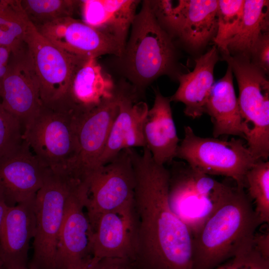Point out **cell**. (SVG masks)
Wrapping results in <instances>:
<instances>
[{
  "label": "cell",
  "instance_id": "1",
  "mask_svg": "<svg viewBox=\"0 0 269 269\" xmlns=\"http://www.w3.org/2000/svg\"><path fill=\"white\" fill-rule=\"evenodd\" d=\"M130 153L136 219L134 269H193L192 235L169 201V171L146 147Z\"/></svg>",
  "mask_w": 269,
  "mask_h": 269
},
{
  "label": "cell",
  "instance_id": "2",
  "mask_svg": "<svg viewBox=\"0 0 269 269\" xmlns=\"http://www.w3.org/2000/svg\"><path fill=\"white\" fill-rule=\"evenodd\" d=\"M261 225L245 189L228 199L192 237L193 269H215L234 257Z\"/></svg>",
  "mask_w": 269,
  "mask_h": 269
},
{
  "label": "cell",
  "instance_id": "3",
  "mask_svg": "<svg viewBox=\"0 0 269 269\" xmlns=\"http://www.w3.org/2000/svg\"><path fill=\"white\" fill-rule=\"evenodd\" d=\"M131 28L122 54L116 58L119 69L140 95L159 77L172 74L176 50L171 36L156 18L150 0L142 1Z\"/></svg>",
  "mask_w": 269,
  "mask_h": 269
},
{
  "label": "cell",
  "instance_id": "4",
  "mask_svg": "<svg viewBox=\"0 0 269 269\" xmlns=\"http://www.w3.org/2000/svg\"><path fill=\"white\" fill-rule=\"evenodd\" d=\"M169 171L168 197L174 213L186 225L192 237L230 198L235 186L221 182L173 160Z\"/></svg>",
  "mask_w": 269,
  "mask_h": 269
},
{
  "label": "cell",
  "instance_id": "5",
  "mask_svg": "<svg viewBox=\"0 0 269 269\" xmlns=\"http://www.w3.org/2000/svg\"><path fill=\"white\" fill-rule=\"evenodd\" d=\"M81 117L42 107L24 127L23 139L40 162L53 173L72 177L78 153Z\"/></svg>",
  "mask_w": 269,
  "mask_h": 269
},
{
  "label": "cell",
  "instance_id": "6",
  "mask_svg": "<svg viewBox=\"0 0 269 269\" xmlns=\"http://www.w3.org/2000/svg\"><path fill=\"white\" fill-rule=\"evenodd\" d=\"M24 43L39 82L42 106L56 112L71 113V82L76 70L87 58L57 47L43 36L31 22Z\"/></svg>",
  "mask_w": 269,
  "mask_h": 269
},
{
  "label": "cell",
  "instance_id": "7",
  "mask_svg": "<svg viewBox=\"0 0 269 269\" xmlns=\"http://www.w3.org/2000/svg\"><path fill=\"white\" fill-rule=\"evenodd\" d=\"M184 134L175 157L202 173L230 178L238 187L245 189L246 174L258 160L242 138L203 137L189 126L184 127Z\"/></svg>",
  "mask_w": 269,
  "mask_h": 269
},
{
  "label": "cell",
  "instance_id": "8",
  "mask_svg": "<svg viewBox=\"0 0 269 269\" xmlns=\"http://www.w3.org/2000/svg\"><path fill=\"white\" fill-rule=\"evenodd\" d=\"M234 73L239 88V105L250 129L247 145L257 159L269 156V81L267 74L250 59L222 54Z\"/></svg>",
  "mask_w": 269,
  "mask_h": 269
},
{
  "label": "cell",
  "instance_id": "9",
  "mask_svg": "<svg viewBox=\"0 0 269 269\" xmlns=\"http://www.w3.org/2000/svg\"><path fill=\"white\" fill-rule=\"evenodd\" d=\"M83 183L50 172L35 199V233L30 269H55L58 239L67 200Z\"/></svg>",
  "mask_w": 269,
  "mask_h": 269
},
{
  "label": "cell",
  "instance_id": "10",
  "mask_svg": "<svg viewBox=\"0 0 269 269\" xmlns=\"http://www.w3.org/2000/svg\"><path fill=\"white\" fill-rule=\"evenodd\" d=\"M135 175L130 149L99 167L87 181L86 214L92 229L102 214L134 207Z\"/></svg>",
  "mask_w": 269,
  "mask_h": 269
},
{
  "label": "cell",
  "instance_id": "11",
  "mask_svg": "<svg viewBox=\"0 0 269 269\" xmlns=\"http://www.w3.org/2000/svg\"><path fill=\"white\" fill-rule=\"evenodd\" d=\"M150 3L159 23L171 37L175 36L194 49L215 37L218 0H157Z\"/></svg>",
  "mask_w": 269,
  "mask_h": 269
},
{
  "label": "cell",
  "instance_id": "12",
  "mask_svg": "<svg viewBox=\"0 0 269 269\" xmlns=\"http://www.w3.org/2000/svg\"><path fill=\"white\" fill-rule=\"evenodd\" d=\"M126 84L117 85L114 96L83 115L78 131V153L72 177L86 183L98 168Z\"/></svg>",
  "mask_w": 269,
  "mask_h": 269
},
{
  "label": "cell",
  "instance_id": "13",
  "mask_svg": "<svg viewBox=\"0 0 269 269\" xmlns=\"http://www.w3.org/2000/svg\"><path fill=\"white\" fill-rule=\"evenodd\" d=\"M88 188L84 184L69 197L60 228L55 269L82 267L93 259V231L85 210Z\"/></svg>",
  "mask_w": 269,
  "mask_h": 269
},
{
  "label": "cell",
  "instance_id": "14",
  "mask_svg": "<svg viewBox=\"0 0 269 269\" xmlns=\"http://www.w3.org/2000/svg\"><path fill=\"white\" fill-rule=\"evenodd\" d=\"M0 98L3 108L19 121L23 130L42 107L39 82L26 46L11 53Z\"/></svg>",
  "mask_w": 269,
  "mask_h": 269
},
{
  "label": "cell",
  "instance_id": "15",
  "mask_svg": "<svg viewBox=\"0 0 269 269\" xmlns=\"http://www.w3.org/2000/svg\"><path fill=\"white\" fill-rule=\"evenodd\" d=\"M51 171L22 143L0 159V189L8 207L35 197Z\"/></svg>",
  "mask_w": 269,
  "mask_h": 269
},
{
  "label": "cell",
  "instance_id": "16",
  "mask_svg": "<svg viewBox=\"0 0 269 269\" xmlns=\"http://www.w3.org/2000/svg\"><path fill=\"white\" fill-rule=\"evenodd\" d=\"M35 27L57 47L82 57L97 58L106 54L120 57L124 49L113 38L73 17L61 18Z\"/></svg>",
  "mask_w": 269,
  "mask_h": 269
},
{
  "label": "cell",
  "instance_id": "17",
  "mask_svg": "<svg viewBox=\"0 0 269 269\" xmlns=\"http://www.w3.org/2000/svg\"><path fill=\"white\" fill-rule=\"evenodd\" d=\"M139 96L130 84L126 85L98 167L123 150L145 146L143 126L149 108L146 102L139 100Z\"/></svg>",
  "mask_w": 269,
  "mask_h": 269
},
{
  "label": "cell",
  "instance_id": "18",
  "mask_svg": "<svg viewBox=\"0 0 269 269\" xmlns=\"http://www.w3.org/2000/svg\"><path fill=\"white\" fill-rule=\"evenodd\" d=\"M92 231L93 257L132 261L136 231L134 208L102 214L92 227Z\"/></svg>",
  "mask_w": 269,
  "mask_h": 269
},
{
  "label": "cell",
  "instance_id": "19",
  "mask_svg": "<svg viewBox=\"0 0 269 269\" xmlns=\"http://www.w3.org/2000/svg\"><path fill=\"white\" fill-rule=\"evenodd\" d=\"M35 197L8 207L0 232L4 269H28L30 241L35 233Z\"/></svg>",
  "mask_w": 269,
  "mask_h": 269
},
{
  "label": "cell",
  "instance_id": "20",
  "mask_svg": "<svg viewBox=\"0 0 269 269\" xmlns=\"http://www.w3.org/2000/svg\"><path fill=\"white\" fill-rule=\"evenodd\" d=\"M141 0H79L82 21L116 40L123 48Z\"/></svg>",
  "mask_w": 269,
  "mask_h": 269
},
{
  "label": "cell",
  "instance_id": "21",
  "mask_svg": "<svg viewBox=\"0 0 269 269\" xmlns=\"http://www.w3.org/2000/svg\"><path fill=\"white\" fill-rule=\"evenodd\" d=\"M233 78L228 65L225 75L213 85L206 103L205 113L211 118L214 137L231 135L246 140L250 129L241 115Z\"/></svg>",
  "mask_w": 269,
  "mask_h": 269
},
{
  "label": "cell",
  "instance_id": "22",
  "mask_svg": "<svg viewBox=\"0 0 269 269\" xmlns=\"http://www.w3.org/2000/svg\"><path fill=\"white\" fill-rule=\"evenodd\" d=\"M117 85L98 62L86 58L76 70L70 86L69 100L72 110L82 115L112 98Z\"/></svg>",
  "mask_w": 269,
  "mask_h": 269
},
{
  "label": "cell",
  "instance_id": "23",
  "mask_svg": "<svg viewBox=\"0 0 269 269\" xmlns=\"http://www.w3.org/2000/svg\"><path fill=\"white\" fill-rule=\"evenodd\" d=\"M154 103L148 110L143 126L145 146L155 162L164 165L176 156L179 144L169 97L154 90Z\"/></svg>",
  "mask_w": 269,
  "mask_h": 269
},
{
  "label": "cell",
  "instance_id": "24",
  "mask_svg": "<svg viewBox=\"0 0 269 269\" xmlns=\"http://www.w3.org/2000/svg\"><path fill=\"white\" fill-rule=\"evenodd\" d=\"M219 60L216 45L195 59L192 71L179 74V85L170 98L171 102H181L185 105L184 114L192 119L205 113V105L214 83V69Z\"/></svg>",
  "mask_w": 269,
  "mask_h": 269
},
{
  "label": "cell",
  "instance_id": "25",
  "mask_svg": "<svg viewBox=\"0 0 269 269\" xmlns=\"http://www.w3.org/2000/svg\"><path fill=\"white\" fill-rule=\"evenodd\" d=\"M269 1L245 0L243 17L234 36L221 50L222 54L242 56L249 58L256 44L269 32Z\"/></svg>",
  "mask_w": 269,
  "mask_h": 269
},
{
  "label": "cell",
  "instance_id": "26",
  "mask_svg": "<svg viewBox=\"0 0 269 269\" xmlns=\"http://www.w3.org/2000/svg\"><path fill=\"white\" fill-rule=\"evenodd\" d=\"M30 23L21 0H0V46L11 53L21 50Z\"/></svg>",
  "mask_w": 269,
  "mask_h": 269
},
{
  "label": "cell",
  "instance_id": "27",
  "mask_svg": "<svg viewBox=\"0 0 269 269\" xmlns=\"http://www.w3.org/2000/svg\"><path fill=\"white\" fill-rule=\"evenodd\" d=\"M245 188L261 225L269 223V162L259 159L247 171Z\"/></svg>",
  "mask_w": 269,
  "mask_h": 269
},
{
  "label": "cell",
  "instance_id": "28",
  "mask_svg": "<svg viewBox=\"0 0 269 269\" xmlns=\"http://www.w3.org/2000/svg\"><path fill=\"white\" fill-rule=\"evenodd\" d=\"M21 3L29 20L38 27L57 19L72 17L79 0H21Z\"/></svg>",
  "mask_w": 269,
  "mask_h": 269
},
{
  "label": "cell",
  "instance_id": "29",
  "mask_svg": "<svg viewBox=\"0 0 269 269\" xmlns=\"http://www.w3.org/2000/svg\"><path fill=\"white\" fill-rule=\"evenodd\" d=\"M245 0H218L217 30L213 41L221 51L237 32L242 21Z\"/></svg>",
  "mask_w": 269,
  "mask_h": 269
},
{
  "label": "cell",
  "instance_id": "30",
  "mask_svg": "<svg viewBox=\"0 0 269 269\" xmlns=\"http://www.w3.org/2000/svg\"><path fill=\"white\" fill-rule=\"evenodd\" d=\"M23 140L21 125L0 102V159L15 149Z\"/></svg>",
  "mask_w": 269,
  "mask_h": 269
},
{
  "label": "cell",
  "instance_id": "31",
  "mask_svg": "<svg viewBox=\"0 0 269 269\" xmlns=\"http://www.w3.org/2000/svg\"><path fill=\"white\" fill-rule=\"evenodd\" d=\"M215 269H269V258L256 248L253 238L234 257Z\"/></svg>",
  "mask_w": 269,
  "mask_h": 269
},
{
  "label": "cell",
  "instance_id": "32",
  "mask_svg": "<svg viewBox=\"0 0 269 269\" xmlns=\"http://www.w3.org/2000/svg\"><path fill=\"white\" fill-rule=\"evenodd\" d=\"M255 65L267 74L269 70V34H264L254 46L250 58Z\"/></svg>",
  "mask_w": 269,
  "mask_h": 269
},
{
  "label": "cell",
  "instance_id": "33",
  "mask_svg": "<svg viewBox=\"0 0 269 269\" xmlns=\"http://www.w3.org/2000/svg\"><path fill=\"white\" fill-rule=\"evenodd\" d=\"M91 269H134L131 260L119 258L98 260Z\"/></svg>",
  "mask_w": 269,
  "mask_h": 269
},
{
  "label": "cell",
  "instance_id": "34",
  "mask_svg": "<svg viewBox=\"0 0 269 269\" xmlns=\"http://www.w3.org/2000/svg\"><path fill=\"white\" fill-rule=\"evenodd\" d=\"M11 51L7 47L0 46V98Z\"/></svg>",
  "mask_w": 269,
  "mask_h": 269
},
{
  "label": "cell",
  "instance_id": "35",
  "mask_svg": "<svg viewBox=\"0 0 269 269\" xmlns=\"http://www.w3.org/2000/svg\"><path fill=\"white\" fill-rule=\"evenodd\" d=\"M8 207L5 203L3 194L0 189V232Z\"/></svg>",
  "mask_w": 269,
  "mask_h": 269
},
{
  "label": "cell",
  "instance_id": "36",
  "mask_svg": "<svg viewBox=\"0 0 269 269\" xmlns=\"http://www.w3.org/2000/svg\"><path fill=\"white\" fill-rule=\"evenodd\" d=\"M99 259H96L95 258H93V259L92 260L91 262H90L89 263L87 264L86 265L80 267L76 268H73V269H91L92 267L94 266V265L96 263V262Z\"/></svg>",
  "mask_w": 269,
  "mask_h": 269
},
{
  "label": "cell",
  "instance_id": "37",
  "mask_svg": "<svg viewBox=\"0 0 269 269\" xmlns=\"http://www.w3.org/2000/svg\"><path fill=\"white\" fill-rule=\"evenodd\" d=\"M0 269H4L0 258Z\"/></svg>",
  "mask_w": 269,
  "mask_h": 269
},
{
  "label": "cell",
  "instance_id": "38",
  "mask_svg": "<svg viewBox=\"0 0 269 269\" xmlns=\"http://www.w3.org/2000/svg\"><path fill=\"white\" fill-rule=\"evenodd\" d=\"M28 269H29V268H28Z\"/></svg>",
  "mask_w": 269,
  "mask_h": 269
}]
</instances>
